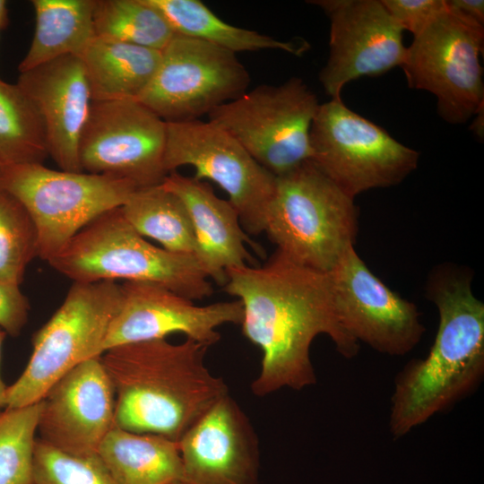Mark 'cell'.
I'll use <instances>...</instances> for the list:
<instances>
[{
  "instance_id": "8992f818",
  "label": "cell",
  "mask_w": 484,
  "mask_h": 484,
  "mask_svg": "<svg viewBox=\"0 0 484 484\" xmlns=\"http://www.w3.org/2000/svg\"><path fill=\"white\" fill-rule=\"evenodd\" d=\"M0 189L30 215L37 231L38 256L48 262L85 226L121 207L139 188L122 178L34 163L5 166Z\"/></svg>"
},
{
  "instance_id": "3957f363",
  "label": "cell",
  "mask_w": 484,
  "mask_h": 484,
  "mask_svg": "<svg viewBox=\"0 0 484 484\" xmlns=\"http://www.w3.org/2000/svg\"><path fill=\"white\" fill-rule=\"evenodd\" d=\"M209 346L166 339L113 347L101 361L115 392V426L178 442L228 385L204 364Z\"/></svg>"
},
{
  "instance_id": "ba28073f",
  "label": "cell",
  "mask_w": 484,
  "mask_h": 484,
  "mask_svg": "<svg viewBox=\"0 0 484 484\" xmlns=\"http://www.w3.org/2000/svg\"><path fill=\"white\" fill-rule=\"evenodd\" d=\"M320 103L299 77L259 85L208 115L275 177L311 160L310 129Z\"/></svg>"
},
{
  "instance_id": "7a4b0ae2",
  "label": "cell",
  "mask_w": 484,
  "mask_h": 484,
  "mask_svg": "<svg viewBox=\"0 0 484 484\" xmlns=\"http://www.w3.org/2000/svg\"><path fill=\"white\" fill-rule=\"evenodd\" d=\"M472 274L442 264L428 278L426 291L439 324L424 359L407 363L396 376L389 428L402 437L473 393L484 376V304L471 290Z\"/></svg>"
},
{
  "instance_id": "cb8c5ba5",
  "label": "cell",
  "mask_w": 484,
  "mask_h": 484,
  "mask_svg": "<svg viewBox=\"0 0 484 484\" xmlns=\"http://www.w3.org/2000/svg\"><path fill=\"white\" fill-rule=\"evenodd\" d=\"M167 19L176 34L201 39L237 54L276 49L301 56L307 42L283 41L224 22L199 0H148Z\"/></svg>"
},
{
  "instance_id": "836d02e7",
  "label": "cell",
  "mask_w": 484,
  "mask_h": 484,
  "mask_svg": "<svg viewBox=\"0 0 484 484\" xmlns=\"http://www.w3.org/2000/svg\"><path fill=\"white\" fill-rule=\"evenodd\" d=\"M484 106L481 107L477 113L473 116V121L471 123V129L479 139H483L484 135V123H483V112Z\"/></svg>"
},
{
  "instance_id": "603a6c76",
  "label": "cell",
  "mask_w": 484,
  "mask_h": 484,
  "mask_svg": "<svg viewBox=\"0 0 484 484\" xmlns=\"http://www.w3.org/2000/svg\"><path fill=\"white\" fill-rule=\"evenodd\" d=\"M34 35L18 70L26 72L65 56H80L95 37V0H33Z\"/></svg>"
},
{
  "instance_id": "9a60e30c",
  "label": "cell",
  "mask_w": 484,
  "mask_h": 484,
  "mask_svg": "<svg viewBox=\"0 0 484 484\" xmlns=\"http://www.w3.org/2000/svg\"><path fill=\"white\" fill-rule=\"evenodd\" d=\"M330 21L329 56L319 81L331 99L365 76H379L402 66L407 47L403 30L381 0H313Z\"/></svg>"
},
{
  "instance_id": "1f68e13d",
  "label": "cell",
  "mask_w": 484,
  "mask_h": 484,
  "mask_svg": "<svg viewBox=\"0 0 484 484\" xmlns=\"http://www.w3.org/2000/svg\"><path fill=\"white\" fill-rule=\"evenodd\" d=\"M29 310V301L20 286L0 281V327L7 334L18 336L21 333Z\"/></svg>"
},
{
  "instance_id": "f546056e",
  "label": "cell",
  "mask_w": 484,
  "mask_h": 484,
  "mask_svg": "<svg viewBox=\"0 0 484 484\" xmlns=\"http://www.w3.org/2000/svg\"><path fill=\"white\" fill-rule=\"evenodd\" d=\"M32 484H113L97 454L76 456L36 439Z\"/></svg>"
},
{
  "instance_id": "44dd1931",
  "label": "cell",
  "mask_w": 484,
  "mask_h": 484,
  "mask_svg": "<svg viewBox=\"0 0 484 484\" xmlns=\"http://www.w3.org/2000/svg\"><path fill=\"white\" fill-rule=\"evenodd\" d=\"M97 455L113 484H170L182 480L178 444L161 436L134 433L114 425Z\"/></svg>"
},
{
  "instance_id": "6da1fadb",
  "label": "cell",
  "mask_w": 484,
  "mask_h": 484,
  "mask_svg": "<svg viewBox=\"0 0 484 484\" xmlns=\"http://www.w3.org/2000/svg\"><path fill=\"white\" fill-rule=\"evenodd\" d=\"M226 275V292L243 307L242 333L263 354L251 384L255 395L315 385L310 347L320 334L327 335L342 357L358 354L359 343L341 323L327 272L276 250L263 266L230 268Z\"/></svg>"
},
{
  "instance_id": "ffe728a7",
  "label": "cell",
  "mask_w": 484,
  "mask_h": 484,
  "mask_svg": "<svg viewBox=\"0 0 484 484\" xmlns=\"http://www.w3.org/2000/svg\"><path fill=\"white\" fill-rule=\"evenodd\" d=\"M161 184L187 209L195 238L194 255L208 278L225 285L227 270L253 266L254 258L246 245L260 248L243 229L238 212L229 200L220 198L208 183L177 171L168 174Z\"/></svg>"
},
{
  "instance_id": "d590c367",
  "label": "cell",
  "mask_w": 484,
  "mask_h": 484,
  "mask_svg": "<svg viewBox=\"0 0 484 484\" xmlns=\"http://www.w3.org/2000/svg\"><path fill=\"white\" fill-rule=\"evenodd\" d=\"M9 23L6 1L0 0V30L4 29Z\"/></svg>"
},
{
  "instance_id": "8fae6325",
  "label": "cell",
  "mask_w": 484,
  "mask_h": 484,
  "mask_svg": "<svg viewBox=\"0 0 484 484\" xmlns=\"http://www.w3.org/2000/svg\"><path fill=\"white\" fill-rule=\"evenodd\" d=\"M250 82L235 53L176 34L137 99L166 123L192 121L240 97Z\"/></svg>"
},
{
  "instance_id": "2e32d148",
  "label": "cell",
  "mask_w": 484,
  "mask_h": 484,
  "mask_svg": "<svg viewBox=\"0 0 484 484\" xmlns=\"http://www.w3.org/2000/svg\"><path fill=\"white\" fill-rule=\"evenodd\" d=\"M120 287V305L103 341L102 354L113 347L165 339L174 333L210 347L220 339L219 326L242 321L238 299L197 306L151 282L125 281Z\"/></svg>"
},
{
  "instance_id": "30bf717a",
  "label": "cell",
  "mask_w": 484,
  "mask_h": 484,
  "mask_svg": "<svg viewBox=\"0 0 484 484\" xmlns=\"http://www.w3.org/2000/svg\"><path fill=\"white\" fill-rule=\"evenodd\" d=\"M484 26L446 9L406 49L402 68L408 86L432 93L438 115L462 124L484 106L480 56Z\"/></svg>"
},
{
  "instance_id": "7c38bea8",
  "label": "cell",
  "mask_w": 484,
  "mask_h": 484,
  "mask_svg": "<svg viewBox=\"0 0 484 484\" xmlns=\"http://www.w3.org/2000/svg\"><path fill=\"white\" fill-rule=\"evenodd\" d=\"M182 166L193 167L194 177L209 179L228 194L246 234L264 231L276 177L229 133L201 119L167 123L165 169L169 174Z\"/></svg>"
},
{
  "instance_id": "ac0fdd59",
  "label": "cell",
  "mask_w": 484,
  "mask_h": 484,
  "mask_svg": "<svg viewBox=\"0 0 484 484\" xmlns=\"http://www.w3.org/2000/svg\"><path fill=\"white\" fill-rule=\"evenodd\" d=\"M177 444L185 482L258 484V438L229 393L216 402Z\"/></svg>"
},
{
  "instance_id": "484cf974",
  "label": "cell",
  "mask_w": 484,
  "mask_h": 484,
  "mask_svg": "<svg viewBox=\"0 0 484 484\" xmlns=\"http://www.w3.org/2000/svg\"><path fill=\"white\" fill-rule=\"evenodd\" d=\"M95 37L161 51L176 35L148 0H95Z\"/></svg>"
},
{
  "instance_id": "5bb4252c",
  "label": "cell",
  "mask_w": 484,
  "mask_h": 484,
  "mask_svg": "<svg viewBox=\"0 0 484 484\" xmlns=\"http://www.w3.org/2000/svg\"><path fill=\"white\" fill-rule=\"evenodd\" d=\"M327 273L341 323L359 343L402 356L420 341L425 327L417 306L379 280L354 246Z\"/></svg>"
},
{
  "instance_id": "4dcf8cb0",
  "label": "cell",
  "mask_w": 484,
  "mask_h": 484,
  "mask_svg": "<svg viewBox=\"0 0 484 484\" xmlns=\"http://www.w3.org/2000/svg\"><path fill=\"white\" fill-rule=\"evenodd\" d=\"M381 1L402 30H409L413 37L423 31L446 9V0Z\"/></svg>"
},
{
  "instance_id": "52a82bcc",
  "label": "cell",
  "mask_w": 484,
  "mask_h": 484,
  "mask_svg": "<svg viewBox=\"0 0 484 484\" xmlns=\"http://www.w3.org/2000/svg\"><path fill=\"white\" fill-rule=\"evenodd\" d=\"M121 301L116 281L73 282L64 302L32 337V353L6 391L5 408L34 404L65 374L102 355V344Z\"/></svg>"
},
{
  "instance_id": "4fadbf2b",
  "label": "cell",
  "mask_w": 484,
  "mask_h": 484,
  "mask_svg": "<svg viewBox=\"0 0 484 484\" xmlns=\"http://www.w3.org/2000/svg\"><path fill=\"white\" fill-rule=\"evenodd\" d=\"M166 139L167 123L138 99L92 101L79 140L81 169L138 188L160 185Z\"/></svg>"
},
{
  "instance_id": "277c9868",
  "label": "cell",
  "mask_w": 484,
  "mask_h": 484,
  "mask_svg": "<svg viewBox=\"0 0 484 484\" xmlns=\"http://www.w3.org/2000/svg\"><path fill=\"white\" fill-rule=\"evenodd\" d=\"M48 263L73 282H151L192 301L213 293L194 255L151 244L126 221L120 207L85 226Z\"/></svg>"
},
{
  "instance_id": "f35d334b",
  "label": "cell",
  "mask_w": 484,
  "mask_h": 484,
  "mask_svg": "<svg viewBox=\"0 0 484 484\" xmlns=\"http://www.w3.org/2000/svg\"><path fill=\"white\" fill-rule=\"evenodd\" d=\"M0 409H1V408H0ZM1 414H2V412H1V411H0V416H1Z\"/></svg>"
},
{
  "instance_id": "d6986e66",
  "label": "cell",
  "mask_w": 484,
  "mask_h": 484,
  "mask_svg": "<svg viewBox=\"0 0 484 484\" xmlns=\"http://www.w3.org/2000/svg\"><path fill=\"white\" fill-rule=\"evenodd\" d=\"M16 84L41 118L48 156L62 170L82 172L78 146L92 99L80 57L65 56L20 73Z\"/></svg>"
},
{
  "instance_id": "83f0119b",
  "label": "cell",
  "mask_w": 484,
  "mask_h": 484,
  "mask_svg": "<svg viewBox=\"0 0 484 484\" xmlns=\"http://www.w3.org/2000/svg\"><path fill=\"white\" fill-rule=\"evenodd\" d=\"M41 401L0 416V484H32V458Z\"/></svg>"
},
{
  "instance_id": "74e56055",
  "label": "cell",
  "mask_w": 484,
  "mask_h": 484,
  "mask_svg": "<svg viewBox=\"0 0 484 484\" xmlns=\"http://www.w3.org/2000/svg\"><path fill=\"white\" fill-rule=\"evenodd\" d=\"M4 167L5 166L0 161V177H1L2 173H3V170H4Z\"/></svg>"
},
{
  "instance_id": "f1b7e54d",
  "label": "cell",
  "mask_w": 484,
  "mask_h": 484,
  "mask_svg": "<svg viewBox=\"0 0 484 484\" xmlns=\"http://www.w3.org/2000/svg\"><path fill=\"white\" fill-rule=\"evenodd\" d=\"M35 256L38 238L30 215L13 196L0 189V281L20 286Z\"/></svg>"
},
{
  "instance_id": "5b68a950",
  "label": "cell",
  "mask_w": 484,
  "mask_h": 484,
  "mask_svg": "<svg viewBox=\"0 0 484 484\" xmlns=\"http://www.w3.org/2000/svg\"><path fill=\"white\" fill-rule=\"evenodd\" d=\"M354 199L308 160L276 177L264 232L291 260L328 272L354 246L359 230Z\"/></svg>"
},
{
  "instance_id": "4316f807",
  "label": "cell",
  "mask_w": 484,
  "mask_h": 484,
  "mask_svg": "<svg viewBox=\"0 0 484 484\" xmlns=\"http://www.w3.org/2000/svg\"><path fill=\"white\" fill-rule=\"evenodd\" d=\"M48 157L41 118L14 83L0 79V161L4 166L43 164Z\"/></svg>"
},
{
  "instance_id": "8d00e7d4",
  "label": "cell",
  "mask_w": 484,
  "mask_h": 484,
  "mask_svg": "<svg viewBox=\"0 0 484 484\" xmlns=\"http://www.w3.org/2000/svg\"><path fill=\"white\" fill-rule=\"evenodd\" d=\"M170 484H188V483L185 482L184 480H177V481H174V482H172Z\"/></svg>"
},
{
  "instance_id": "d6a6232c",
  "label": "cell",
  "mask_w": 484,
  "mask_h": 484,
  "mask_svg": "<svg viewBox=\"0 0 484 484\" xmlns=\"http://www.w3.org/2000/svg\"><path fill=\"white\" fill-rule=\"evenodd\" d=\"M448 5L463 16L484 26V1L446 0Z\"/></svg>"
},
{
  "instance_id": "e575fe53",
  "label": "cell",
  "mask_w": 484,
  "mask_h": 484,
  "mask_svg": "<svg viewBox=\"0 0 484 484\" xmlns=\"http://www.w3.org/2000/svg\"><path fill=\"white\" fill-rule=\"evenodd\" d=\"M6 334L7 333L0 327V360L2 354V347ZM7 387L8 386L5 385L0 376V408L5 407Z\"/></svg>"
},
{
  "instance_id": "7402d4cb",
  "label": "cell",
  "mask_w": 484,
  "mask_h": 484,
  "mask_svg": "<svg viewBox=\"0 0 484 484\" xmlns=\"http://www.w3.org/2000/svg\"><path fill=\"white\" fill-rule=\"evenodd\" d=\"M160 56L159 50L94 37L79 56L92 101L137 99Z\"/></svg>"
},
{
  "instance_id": "e0dca14e",
  "label": "cell",
  "mask_w": 484,
  "mask_h": 484,
  "mask_svg": "<svg viewBox=\"0 0 484 484\" xmlns=\"http://www.w3.org/2000/svg\"><path fill=\"white\" fill-rule=\"evenodd\" d=\"M115 425V392L101 358L87 359L59 378L41 400L40 440L76 456L97 454Z\"/></svg>"
},
{
  "instance_id": "9c48e42d",
  "label": "cell",
  "mask_w": 484,
  "mask_h": 484,
  "mask_svg": "<svg viewBox=\"0 0 484 484\" xmlns=\"http://www.w3.org/2000/svg\"><path fill=\"white\" fill-rule=\"evenodd\" d=\"M311 161L355 198L402 182L419 153L350 109L341 98L319 105L310 129Z\"/></svg>"
},
{
  "instance_id": "d4e9b609",
  "label": "cell",
  "mask_w": 484,
  "mask_h": 484,
  "mask_svg": "<svg viewBox=\"0 0 484 484\" xmlns=\"http://www.w3.org/2000/svg\"><path fill=\"white\" fill-rule=\"evenodd\" d=\"M120 210L141 236L158 241L168 251L194 254L195 238L187 209L162 184L135 190Z\"/></svg>"
}]
</instances>
